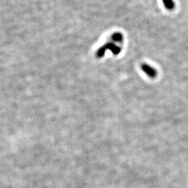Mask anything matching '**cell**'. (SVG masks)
<instances>
[{"mask_svg": "<svg viewBox=\"0 0 188 188\" xmlns=\"http://www.w3.org/2000/svg\"><path fill=\"white\" fill-rule=\"evenodd\" d=\"M107 50H110L114 55H118L120 54L121 52V48L120 47L116 46L115 44H114L112 43H108L107 44H105L104 46H102L101 48H100L97 54L98 57H102L103 55L105 54V53Z\"/></svg>", "mask_w": 188, "mask_h": 188, "instance_id": "obj_1", "label": "cell"}, {"mask_svg": "<svg viewBox=\"0 0 188 188\" xmlns=\"http://www.w3.org/2000/svg\"><path fill=\"white\" fill-rule=\"evenodd\" d=\"M141 68L146 75H148L150 78H155L157 76V70L154 68L150 66L147 63H142L141 66Z\"/></svg>", "mask_w": 188, "mask_h": 188, "instance_id": "obj_2", "label": "cell"}, {"mask_svg": "<svg viewBox=\"0 0 188 188\" xmlns=\"http://www.w3.org/2000/svg\"><path fill=\"white\" fill-rule=\"evenodd\" d=\"M112 40L115 42H118V43H122L123 41V34L120 32H116L112 36Z\"/></svg>", "mask_w": 188, "mask_h": 188, "instance_id": "obj_3", "label": "cell"}, {"mask_svg": "<svg viewBox=\"0 0 188 188\" xmlns=\"http://www.w3.org/2000/svg\"><path fill=\"white\" fill-rule=\"evenodd\" d=\"M162 2L166 9L171 10L175 8V3L173 0H162Z\"/></svg>", "mask_w": 188, "mask_h": 188, "instance_id": "obj_4", "label": "cell"}]
</instances>
